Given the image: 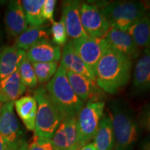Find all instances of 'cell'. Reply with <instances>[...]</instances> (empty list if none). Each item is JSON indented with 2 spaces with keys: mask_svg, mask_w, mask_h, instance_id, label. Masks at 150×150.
I'll use <instances>...</instances> for the list:
<instances>
[{
  "mask_svg": "<svg viewBox=\"0 0 150 150\" xmlns=\"http://www.w3.org/2000/svg\"><path fill=\"white\" fill-rule=\"evenodd\" d=\"M131 70L132 61L108 47L97 65L96 83L104 92L115 95L128 84Z\"/></svg>",
  "mask_w": 150,
  "mask_h": 150,
  "instance_id": "6da1fadb",
  "label": "cell"
},
{
  "mask_svg": "<svg viewBox=\"0 0 150 150\" xmlns=\"http://www.w3.org/2000/svg\"><path fill=\"white\" fill-rule=\"evenodd\" d=\"M116 150H130L139 138L140 125L131 108L121 99L109 103Z\"/></svg>",
  "mask_w": 150,
  "mask_h": 150,
  "instance_id": "7a4b0ae2",
  "label": "cell"
},
{
  "mask_svg": "<svg viewBox=\"0 0 150 150\" xmlns=\"http://www.w3.org/2000/svg\"><path fill=\"white\" fill-rule=\"evenodd\" d=\"M67 70L62 65L47 84L45 88L50 99L61 112L63 119L66 117H77L84 106V102L73 91L66 75Z\"/></svg>",
  "mask_w": 150,
  "mask_h": 150,
  "instance_id": "3957f363",
  "label": "cell"
},
{
  "mask_svg": "<svg viewBox=\"0 0 150 150\" xmlns=\"http://www.w3.org/2000/svg\"><path fill=\"white\" fill-rule=\"evenodd\" d=\"M110 27L127 31L133 24L145 16L146 6L140 1H122L108 3L95 1Z\"/></svg>",
  "mask_w": 150,
  "mask_h": 150,
  "instance_id": "277c9868",
  "label": "cell"
},
{
  "mask_svg": "<svg viewBox=\"0 0 150 150\" xmlns=\"http://www.w3.org/2000/svg\"><path fill=\"white\" fill-rule=\"evenodd\" d=\"M38 105L34 135L52 139L63 117L49 96L45 87L40 86L34 91Z\"/></svg>",
  "mask_w": 150,
  "mask_h": 150,
  "instance_id": "5b68a950",
  "label": "cell"
},
{
  "mask_svg": "<svg viewBox=\"0 0 150 150\" xmlns=\"http://www.w3.org/2000/svg\"><path fill=\"white\" fill-rule=\"evenodd\" d=\"M104 101L88 102L79 113L76 117V127L79 147L89 143L93 139L104 114Z\"/></svg>",
  "mask_w": 150,
  "mask_h": 150,
  "instance_id": "8992f818",
  "label": "cell"
},
{
  "mask_svg": "<svg viewBox=\"0 0 150 150\" xmlns=\"http://www.w3.org/2000/svg\"><path fill=\"white\" fill-rule=\"evenodd\" d=\"M72 42L75 52L95 75L97 63L109 47L106 40L103 38H93L88 35L83 38L72 40Z\"/></svg>",
  "mask_w": 150,
  "mask_h": 150,
  "instance_id": "52a82bcc",
  "label": "cell"
},
{
  "mask_svg": "<svg viewBox=\"0 0 150 150\" xmlns=\"http://www.w3.org/2000/svg\"><path fill=\"white\" fill-rule=\"evenodd\" d=\"M0 134L7 145L23 146L28 144L14 112L13 102L3 105L0 114Z\"/></svg>",
  "mask_w": 150,
  "mask_h": 150,
  "instance_id": "ba28073f",
  "label": "cell"
},
{
  "mask_svg": "<svg viewBox=\"0 0 150 150\" xmlns=\"http://www.w3.org/2000/svg\"><path fill=\"white\" fill-rule=\"evenodd\" d=\"M82 27L88 35L103 38L110 29V25L100 10L92 3H82L80 8Z\"/></svg>",
  "mask_w": 150,
  "mask_h": 150,
  "instance_id": "9c48e42d",
  "label": "cell"
},
{
  "mask_svg": "<svg viewBox=\"0 0 150 150\" xmlns=\"http://www.w3.org/2000/svg\"><path fill=\"white\" fill-rule=\"evenodd\" d=\"M80 1L67 0L62 4V18L67 34L71 40H76L88 36L82 27L80 16Z\"/></svg>",
  "mask_w": 150,
  "mask_h": 150,
  "instance_id": "30bf717a",
  "label": "cell"
},
{
  "mask_svg": "<svg viewBox=\"0 0 150 150\" xmlns=\"http://www.w3.org/2000/svg\"><path fill=\"white\" fill-rule=\"evenodd\" d=\"M56 150H76L79 147L76 117H64L52 138Z\"/></svg>",
  "mask_w": 150,
  "mask_h": 150,
  "instance_id": "8fae6325",
  "label": "cell"
},
{
  "mask_svg": "<svg viewBox=\"0 0 150 150\" xmlns=\"http://www.w3.org/2000/svg\"><path fill=\"white\" fill-rule=\"evenodd\" d=\"M66 75L73 91L82 102L102 101L103 91L96 82L70 71L67 70Z\"/></svg>",
  "mask_w": 150,
  "mask_h": 150,
  "instance_id": "7c38bea8",
  "label": "cell"
},
{
  "mask_svg": "<svg viewBox=\"0 0 150 150\" xmlns=\"http://www.w3.org/2000/svg\"><path fill=\"white\" fill-rule=\"evenodd\" d=\"M104 38L110 47L120 52L133 61L139 57L140 50L127 31L110 27Z\"/></svg>",
  "mask_w": 150,
  "mask_h": 150,
  "instance_id": "4fadbf2b",
  "label": "cell"
},
{
  "mask_svg": "<svg viewBox=\"0 0 150 150\" xmlns=\"http://www.w3.org/2000/svg\"><path fill=\"white\" fill-rule=\"evenodd\" d=\"M133 92L140 95L150 92V50L140 53L134 67L133 74Z\"/></svg>",
  "mask_w": 150,
  "mask_h": 150,
  "instance_id": "5bb4252c",
  "label": "cell"
},
{
  "mask_svg": "<svg viewBox=\"0 0 150 150\" xmlns=\"http://www.w3.org/2000/svg\"><path fill=\"white\" fill-rule=\"evenodd\" d=\"M4 23L7 34L10 38L18 37L28 28L21 1H10L5 12Z\"/></svg>",
  "mask_w": 150,
  "mask_h": 150,
  "instance_id": "9a60e30c",
  "label": "cell"
},
{
  "mask_svg": "<svg viewBox=\"0 0 150 150\" xmlns=\"http://www.w3.org/2000/svg\"><path fill=\"white\" fill-rule=\"evenodd\" d=\"M26 56L31 63L56 62L61 59V50L50 40L37 42L26 52Z\"/></svg>",
  "mask_w": 150,
  "mask_h": 150,
  "instance_id": "2e32d148",
  "label": "cell"
},
{
  "mask_svg": "<svg viewBox=\"0 0 150 150\" xmlns=\"http://www.w3.org/2000/svg\"><path fill=\"white\" fill-rule=\"evenodd\" d=\"M61 65L67 71L81 74L93 81L96 82L95 75L75 52L72 40L67 41L63 47Z\"/></svg>",
  "mask_w": 150,
  "mask_h": 150,
  "instance_id": "e0dca14e",
  "label": "cell"
},
{
  "mask_svg": "<svg viewBox=\"0 0 150 150\" xmlns=\"http://www.w3.org/2000/svg\"><path fill=\"white\" fill-rule=\"evenodd\" d=\"M26 56L25 51L14 46L5 47L0 50V81L18 70L19 64Z\"/></svg>",
  "mask_w": 150,
  "mask_h": 150,
  "instance_id": "ac0fdd59",
  "label": "cell"
},
{
  "mask_svg": "<svg viewBox=\"0 0 150 150\" xmlns=\"http://www.w3.org/2000/svg\"><path fill=\"white\" fill-rule=\"evenodd\" d=\"M27 87L22 83L17 70L4 79L0 81V102L8 103L15 102L22 97Z\"/></svg>",
  "mask_w": 150,
  "mask_h": 150,
  "instance_id": "d6986e66",
  "label": "cell"
},
{
  "mask_svg": "<svg viewBox=\"0 0 150 150\" xmlns=\"http://www.w3.org/2000/svg\"><path fill=\"white\" fill-rule=\"evenodd\" d=\"M93 139L97 150H112L115 147V137L110 114H103Z\"/></svg>",
  "mask_w": 150,
  "mask_h": 150,
  "instance_id": "ffe728a7",
  "label": "cell"
},
{
  "mask_svg": "<svg viewBox=\"0 0 150 150\" xmlns=\"http://www.w3.org/2000/svg\"><path fill=\"white\" fill-rule=\"evenodd\" d=\"M14 106L19 117L29 131H34L38 105L34 97L26 95L14 102Z\"/></svg>",
  "mask_w": 150,
  "mask_h": 150,
  "instance_id": "44dd1931",
  "label": "cell"
},
{
  "mask_svg": "<svg viewBox=\"0 0 150 150\" xmlns=\"http://www.w3.org/2000/svg\"><path fill=\"white\" fill-rule=\"evenodd\" d=\"M43 40H50V32L47 26H30L24 32L16 38L14 47L19 50H29L33 45Z\"/></svg>",
  "mask_w": 150,
  "mask_h": 150,
  "instance_id": "7402d4cb",
  "label": "cell"
},
{
  "mask_svg": "<svg viewBox=\"0 0 150 150\" xmlns=\"http://www.w3.org/2000/svg\"><path fill=\"white\" fill-rule=\"evenodd\" d=\"M127 32L140 50H150V19L147 16L137 20Z\"/></svg>",
  "mask_w": 150,
  "mask_h": 150,
  "instance_id": "603a6c76",
  "label": "cell"
},
{
  "mask_svg": "<svg viewBox=\"0 0 150 150\" xmlns=\"http://www.w3.org/2000/svg\"><path fill=\"white\" fill-rule=\"evenodd\" d=\"M45 0H23L21 4L27 24L31 26L42 25L45 22L42 17V8Z\"/></svg>",
  "mask_w": 150,
  "mask_h": 150,
  "instance_id": "cb8c5ba5",
  "label": "cell"
},
{
  "mask_svg": "<svg viewBox=\"0 0 150 150\" xmlns=\"http://www.w3.org/2000/svg\"><path fill=\"white\" fill-rule=\"evenodd\" d=\"M18 71L22 83L26 87L31 88L36 87L38 80L32 63L29 61L26 56L20 61Z\"/></svg>",
  "mask_w": 150,
  "mask_h": 150,
  "instance_id": "d4e9b609",
  "label": "cell"
},
{
  "mask_svg": "<svg viewBox=\"0 0 150 150\" xmlns=\"http://www.w3.org/2000/svg\"><path fill=\"white\" fill-rule=\"evenodd\" d=\"M32 65L38 83L40 84L50 81L58 70V64L56 62L33 63Z\"/></svg>",
  "mask_w": 150,
  "mask_h": 150,
  "instance_id": "484cf974",
  "label": "cell"
},
{
  "mask_svg": "<svg viewBox=\"0 0 150 150\" xmlns=\"http://www.w3.org/2000/svg\"><path fill=\"white\" fill-rule=\"evenodd\" d=\"M51 34L52 42L56 45L65 46L67 42V34L65 25L62 20L59 22L54 21L52 24Z\"/></svg>",
  "mask_w": 150,
  "mask_h": 150,
  "instance_id": "4316f807",
  "label": "cell"
},
{
  "mask_svg": "<svg viewBox=\"0 0 150 150\" xmlns=\"http://www.w3.org/2000/svg\"><path fill=\"white\" fill-rule=\"evenodd\" d=\"M27 150H56L51 139L34 135L29 143Z\"/></svg>",
  "mask_w": 150,
  "mask_h": 150,
  "instance_id": "83f0119b",
  "label": "cell"
},
{
  "mask_svg": "<svg viewBox=\"0 0 150 150\" xmlns=\"http://www.w3.org/2000/svg\"><path fill=\"white\" fill-rule=\"evenodd\" d=\"M138 121L140 126L150 134V102L142 107Z\"/></svg>",
  "mask_w": 150,
  "mask_h": 150,
  "instance_id": "f1b7e54d",
  "label": "cell"
},
{
  "mask_svg": "<svg viewBox=\"0 0 150 150\" xmlns=\"http://www.w3.org/2000/svg\"><path fill=\"white\" fill-rule=\"evenodd\" d=\"M56 1L45 0L42 8V17L45 21H50L52 23L54 20V12Z\"/></svg>",
  "mask_w": 150,
  "mask_h": 150,
  "instance_id": "f546056e",
  "label": "cell"
},
{
  "mask_svg": "<svg viewBox=\"0 0 150 150\" xmlns=\"http://www.w3.org/2000/svg\"><path fill=\"white\" fill-rule=\"evenodd\" d=\"M28 144L23 146H11V145H5L4 150H27Z\"/></svg>",
  "mask_w": 150,
  "mask_h": 150,
  "instance_id": "4dcf8cb0",
  "label": "cell"
},
{
  "mask_svg": "<svg viewBox=\"0 0 150 150\" xmlns=\"http://www.w3.org/2000/svg\"><path fill=\"white\" fill-rule=\"evenodd\" d=\"M76 150H97L95 145H94L93 142H89V143L86 144V145L82 146L79 148H78Z\"/></svg>",
  "mask_w": 150,
  "mask_h": 150,
  "instance_id": "1f68e13d",
  "label": "cell"
},
{
  "mask_svg": "<svg viewBox=\"0 0 150 150\" xmlns=\"http://www.w3.org/2000/svg\"><path fill=\"white\" fill-rule=\"evenodd\" d=\"M142 150H150V138L145 139L142 142Z\"/></svg>",
  "mask_w": 150,
  "mask_h": 150,
  "instance_id": "d6a6232c",
  "label": "cell"
},
{
  "mask_svg": "<svg viewBox=\"0 0 150 150\" xmlns=\"http://www.w3.org/2000/svg\"><path fill=\"white\" fill-rule=\"evenodd\" d=\"M6 143L4 142V140L3 137L1 136V135L0 134V150H4L5 147Z\"/></svg>",
  "mask_w": 150,
  "mask_h": 150,
  "instance_id": "836d02e7",
  "label": "cell"
},
{
  "mask_svg": "<svg viewBox=\"0 0 150 150\" xmlns=\"http://www.w3.org/2000/svg\"><path fill=\"white\" fill-rule=\"evenodd\" d=\"M147 16L149 17V18L150 19V4L148 7H147Z\"/></svg>",
  "mask_w": 150,
  "mask_h": 150,
  "instance_id": "e575fe53",
  "label": "cell"
},
{
  "mask_svg": "<svg viewBox=\"0 0 150 150\" xmlns=\"http://www.w3.org/2000/svg\"><path fill=\"white\" fill-rule=\"evenodd\" d=\"M3 105H4V103L0 102V114H1V109H2Z\"/></svg>",
  "mask_w": 150,
  "mask_h": 150,
  "instance_id": "d590c367",
  "label": "cell"
}]
</instances>
